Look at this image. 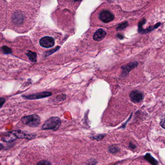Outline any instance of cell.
Instances as JSON below:
<instances>
[{
	"label": "cell",
	"mask_w": 165,
	"mask_h": 165,
	"mask_svg": "<svg viewBox=\"0 0 165 165\" xmlns=\"http://www.w3.org/2000/svg\"><path fill=\"white\" fill-rule=\"evenodd\" d=\"M61 120L58 117H52L47 120L42 126L43 130H57L61 125Z\"/></svg>",
	"instance_id": "cell-1"
},
{
	"label": "cell",
	"mask_w": 165,
	"mask_h": 165,
	"mask_svg": "<svg viewBox=\"0 0 165 165\" xmlns=\"http://www.w3.org/2000/svg\"><path fill=\"white\" fill-rule=\"evenodd\" d=\"M21 121L30 127H37L40 124L41 120L38 115L32 114L22 117Z\"/></svg>",
	"instance_id": "cell-2"
},
{
	"label": "cell",
	"mask_w": 165,
	"mask_h": 165,
	"mask_svg": "<svg viewBox=\"0 0 165 165\" xmlns=\"http://www.w3.org/2000/svg\"><path fill=\"white\" fill-rule=\"evenodd\" d=\"M52 95V93L49 92H42L38 93H32L31 95H23V98L28 100H36L46 98Z\"/></svg>",
	"instance_id": "cell-3"
},
{
	"label": "cell",
	"mask_w": 165,
	"mask_h": 165,
	"mask_svg": "<svg viewBox=\"0 0 165 165\" xmlns=\"http://www.w3.org/2000/svg\"><path fill=\"white\" fill-rule=\"evenodd\" d=\"M39 44L40 46L45 48L49 49L55 45V41L53 38L52 37H43L39 41Z\"/></svg>",
	"instance_id": "cell-4"
},
{
	"label": "cell",
	"mask_w": 165,
	"mask_h": 165,
	"mask_svg": "<svg viewBox=\"0 0 165 165\" xmlns=\"http://www.w3.org/2000/svg\"><path fill=\"white\" fill-rule=\"evenodd\" d=\"M10 132L15 135L17 137V138L18 139H28V140H31V139H34L36 137L35 135L22 131V130H14V131Z\"/></svg>",
	"instance_id": "cell-5"
},
{
	"label": "cell",
	"mask_w": 165,
	"mask_h": 165,
	"mask_svg": "<svg viewBox=\"0 0 165 165\" xmlns=\"http://www.w3.org/2000/svg\"><path fill=\"white\" fill-rule=\"evenodd\" d=\"M99 18L104 23H109L114 20V16L110 11L103 10L100 13Z\"/></svg>",
	"instance_id": "cell-6"
},
{
	"label": "cell",
	"mask_w": 165,
	"mask_h": 165,
	"mask_svg": "<svg viewBox=\"0 0 165 165\" xmlns=\"http://www.w3.org/2000/svg\"><path fill=\"white\" fill-rule=\"evenodd\" d=\"M146 20H141L139 23V32L141 34H147L148 32H150L151 31H153V30L156 29L158 27L161 25L160 23H158L155 25L154 26H150V27H149L147 29H143L142 28V25L145 23Z\"/></svg>",
	"instance_id": "cell-7"
},
{
	"label": "cell",
	"mask_w": 165,
	"mask_h": 165,
	"mask_svg": "<svg viewBox=\"0 0 165 165\" xmlns=\"http://www.w3.org/2000/svg\"><path fill=\"white\" fill-rule=\"evenodd\" d=\"M130 97L133 102L139 103L142 100L143 95L141 92L139 91L135 90L130 93Z\"/></svg>",
	"instance_id": "cell-8"
},
{
	"label": "cell",
	"mask_w": 165,
	"mask_h": 165,
	"mask_svg": "<svg viewBox=\"0 0 165 165\" xmlns=\"http://www.w3.org/2000/svg\"><path fill=\"white\" fill-rule=\"evenodd\" d=\"M17 139H18V138L15 135L11 132H9L6 134L3 135V137H2L1 140L3 142H12L15 141Z\"/></svg>",
	"instance_id": "cell-9"
},
{
	"label": "cell",
	"mask_w": 165,
	"mask_h": 165,
	"mask_svg": "<svg viewBox=\"0 0 165 165\" xmlns=\"http://www.w3.org/2000/svg\"><path fill=\"white\" fill-rule=\"evenodd\" d=\"M106 35V32L102 29H98L93 35V39L96 41H100L103 40Z\"/></svg>",
	"instance_id": "cell-10"
},
{
	"label": "cell",
	"mask_w": 165,
	"mask_h": 165,
	"mask_svg": "<svg viewBox=\"0 0 165 165\" xmlns=\"http://www.w3.org/2000/svg\"><path fill=\"white\" fill-rule=\"evenodd\" d=\"M138 65V63L137 62H133V63L129 64L128 65L125 66L124 67H122V68L124 70V72L128 73L131 69H133L134 67H136Z\"/></svg>",
	"instance_id": "cell-11"
},
{
	"label": "cell",
	"mask_w": 165,
	"mask_h": 165,
	"mask_svg": "<svg viewBox=\"0 0 165 165\" xmlns=\"http://www.w3.org/2000/svg\"><path fill=\"white\" fill-rule=\"evenodd\" d=\"M145 158L150 163L153 164V165H157L158 164L157 161H156V159H154V158L151 156V154H147L145 156Z\"/></svg>",
	"instance_id": "cell-12"
},
{
	"label": "cell",
	"mask_w": 165,
	"mask_h": 165,
	"mask_svg": "<svg viewBox=\"0 0 165 165\" xmlns=\"http://www.w3.org/2000/svg\"><path fill=\"white\" fill-rule=\"evenodd\" d=\"M28 56L29 57V59L32 62H35L37 60V55L35 53L33 52H30L27 54Z\"/></svg>",
	"instance_id": "cell-13"
},
{
	"label": "cell",
	"mask_w": 165,
	"mask_h": 165,
	"mask_svg": "<svg viewBox=\"0 0 165 165\" xmlns=\"http://www.w3.org/2000/svg\"><path fill=\"white\" fill-rule=\"evenodd\" d=\"M128 26V22H124L123 23H121L118 25V27H117V31H121L122 30L125 29V28L127 27Z\"/></svg>",
	"instance_id": "cell-14"
},
{
	"label": "cell",
	"mask_w": 165,
	"mask_h": 165,
	"mask_svg": "<svg viewBox=\"0 0 165 165\" xmlns=\"http://www.w3.org/2000/svg\"><path fill=\"white\" fill-rule=\"evenodd\" d=\"M66 95L64 94H62V95H57L56 97V100L57 101H62L66 100Z\"/></svg>",
	"instance_id": "cell-15"
},
{
	"label": "cell",
	"mask_w": 165,
	"mask_h": 165,
	"mask_svg": "<svg viewBox=\"0 0 165 165\" xmlns=\"http://www.w3.org/2000/svg\"><path fill=\"white\" fill-rule=\"evenodd\" d=\"M104 136H105V135H97V136H93V137H92V138L93 139H96L97 141H100L102 139H103Z\"/></svg>",
	"instance_id": "cell-16"
},
{
	"label": "cell",
	"mask_w": 165,
	"mask_h": 165,
	"mask_svg": "<svg viewBox=\"0 0 165 165\" xmlns=\"http://www.w3.org/2000/svg\"><path fill=\"white\" fill-rule=\"evenodd\" d=\"M37 164V165H51V164L50 162L47 161L43 160L38 162V163Z\"/></svg>",
	"instance_id": "cell-17"
},
{
	"label": "cell",
	"mask_w": 165,
	"mask_h": 165,
	"mask_svg": "<svg viewBox=\"0 0 165 165\" xmlns=\"http://www.w3.org/2000/svg\"><path fill=\"white\" fill-rule=\"evenodd\" d=\"M160 124L163 128L165 129V115L161 120Z\"/></svg>",
	"instance_id": "cell-18"
},
{
	"label": "cell",
	"mask_w": 165,
	"mask_h": 165,
	"mask_svg": "<svg viewBox=\"0 0 165 165\" xmlns=\"http://www.w3.org/2000/svg\"><path fill=\"white\" fill-rule=\"evenodd\" d=\"M118 148L115 147H111L109 148V151H110V153H116L118 151Z\"/></svg>",
	"instance_id": "cell-19"
},
{
	"label": "cell",
	"mask_w": 165,
	"mask_h": 165,
	"mask_svg": "<svg viewBox=\"0 0 165 165\" xmlns=\"http://www.w3.org/2000/svg\"><path fill=\"white\" fill-rule=\"evenodd\" d=\"M5 99L3 97H1L0 98V103H1V108H2L3 104H5Z\"/></svg>",
	"instance_id": "cell-20"
},
{
	"label": "cell",
	"mask_w": 165,
	"mask_h": 165,
	"mask_svg": "<svg viewBox=\"0 0 165 165\" xmlns=\"http://www.w3.org/2000/svg\"><path fill=\"white\" fill-rule=\"evenodd\" d=\"M117 37H118V38L120 39H122L124 38V36L121 34H117Z\"/></svg>",
	"instance_id": "cell-21"
}]
</instances>
